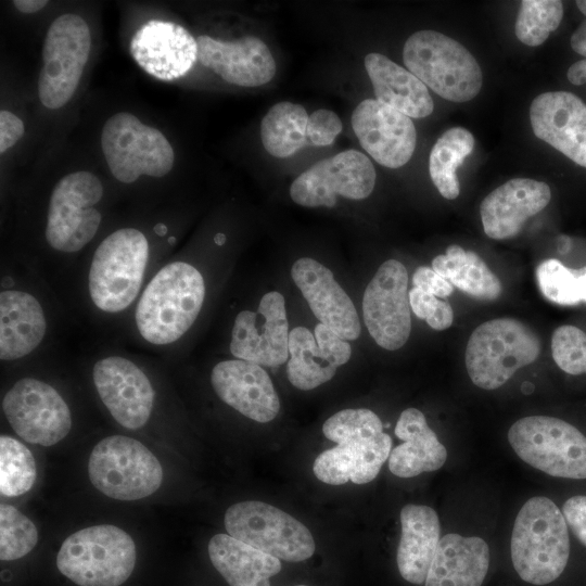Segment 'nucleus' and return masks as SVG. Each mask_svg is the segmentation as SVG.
I'll return each instance as SVG.
<instances>
[{"mask_svg": "<svg viewBox=\"0 0 586 586\" xmlns=\"http://www.w3.org/2000/svg\"><path fill=\"white\" fill-rule=\"evenodd\" d=\"M205 297L204 279L190 264L174 262L150 281L137 305L141 336L155 345L181 337L198 318Z\"/></svg>", "mask_w": 586, "mask_h": 586, "instance_id": "obj_1", "label": "nucleus"}, {"mask_svg": "<svg viewBox=\"0 0 586 586\" xmlns=\"http://www.w3.org/2000/svg\"><path fill=\"white\" fill-rule=\"evenodd\" d=\"M513 568L526 583L546 585L564 571L570 537L562 511L549 498L534 496L519 510L510 540Z\"/></svg>", "mask_w": 586, "mask_h": 586, "instance_id": "obj_2", "label": "nucleus"}, {"mask_svg": "<svg viewBox=\"0 0 586 586\" xmlns=\"http://www.w3.org/2000/svg\"><path fill=\"white\" fill-rule=\"evenodd\" d=\"M403 60L410 73L445 100L467 102L482 88L483 75L475 58L442 33H413L405 42Z\"/></svg>", "mask_w": 586, "mask_h": 586, "instance_id": "obj_3", "label": "nucleus"}, {"mask_svg": "<svg viewBox=\"0 0 586 586\" xmlns=\"http://www.w3.org/2000/svg\"><path fill=\"white\" fill-rule=\"evenodd\" d=\"M540 347L538 335L522 321L509 317L487 320L468 340L467 372L477 387L496 390L534 362Z\"/></svg>", "mask_w": 586, "mask_h": 586, "instance_id": "obj_4", "label": "nucleus"}, {"mask_svg": "<svg viewBox=\"0 0 586 586\" xmlns=\"http://www.w3.org/2000/svg\"><path fill=\"white\" fill-rule=\"evenodd\" d=\"M135 564L132 538L109 524L69 535L56 556L59 571L78 586H119L129 578Z\"/></svg>", "mask_w": 586, "mask_h": 586, "instance_id": "obj_5", "label": "nucleus"}, {"mask_svg": "<svg viewBox=\"0 0 586 586\" xmlns=\"http://www.w3.org/2000/svg\"><path fill=\"white\" fill-rule=\"evenodd\" d=\"M149 258L144 234L123 228L106 237L93 254L89 270V294L106 313L126 309L138 295Z\"/></svg>", "mask_w": 586, "mask_h": 586, "instance_id": "obj_6", "label": "nucleus"}, {"mask_svg": "<svg viewBox=\"0 0 586 586\" xmlns=\"http://www.w3.org/2000/svg\"><path fill=\"white\" fill-rule=\"evenodd\" d=\"M508 441L520 459L546 474L586 479V436L564 420L521 418L510 426Z\"/></svg>", "mask_w": 586, "mask_h": 586, "instance_id": "obj_7", "label": "nucleus"}, {"mask_svg": "<svg viewBox=\"0 0 586 586\" xmlns=\"http://www.w3.org/2000/svg\"><path fill=\"white\" fill-rule=\"evenodd\" d=\"M88 473L92 485L118 500H137L158 489L163 470L157 458L139 441L112 435L92 449Z\"/></svg>", "mask_w": 586, "mask_h": 586, "instance_id": "obj_8", "label": "nucleus"}, {"mask_svg": "<svg viewBox=\"0 0 586 586\" xmlns=\"http://www.w3.org/2000/svg\"><path fill=\"white\" fill-rule=\"evenodd\" d=\"M101 148L112 175L124 183L133 182L141 175L163 177L170 171L175 161L166 137L126 112L105 122Z\"/></svg>", "mask_w": 586, "mask_h": 586, "instance_id": "obj_9", "label": "nucleus"}, {"mask_svg": "<svg viewBox=\"0 0 586 586\" xmlns=\"http://www.w3.org/2000/svg\"><path fill=\"white\" fill-rule=\"evenodd\" d=\"M224 523L230 536L280 560L304 561L316 549L302 522L267 502H237L227 509Z\"/></svg>", "mask_w": 586, "mask_h": 586, "instance_id": "obj_10", "label": "nucleus"}, {"mask_svg": "<svg viewBox=\"0 0 586 586\" xmlns=\"http://www.w3.org/2000/svg\"><path fill=\"white\" fill-rule=\"evenodd\" d=\"M91 50L90 30L80 16L60 15L50 25L42 48L38 97L47 109H60L75 93Z\"/></svg>", "mask_w": 586, "mask_h": 586, "instance_id": "obj_11", "label": "nucleus"}, {"mask_svg": "<svg viewBox=\"0 0 586 586\" xmlns=\"http://www.w3.org/2000/svg\"><path fill=\"white\" fill-rule=\"evenodd\" d=\"M103 195L97 176L79 170L61 178L49 202L46 239L56 251L73 253L81 250L95 235L101 214L94 207Z\"/></svg>", "mask_w": 586, "mask_h": 586, "instance_id": "obj_12", "label": "nucleus"}, {"mask_svg": "<svg viewBox=\"0 0 586 586\" xmlns=\"http://www.w3.org/2000/svg\"><path fill=\"white\" fill-rule=\"evenodd\" d=\"M375 184L371 161L357 150H346L321 160L302 173L291 184V199L304 207L335 206L337 196L368 198Z\"/></svg>", "mask_w": 586, "mask_h": 586, "instance_id": "obj_13", "label": "nucleus"}, {"mask_svg": "<svg viewBox=\"0 0 586 586\" xmlns=\"http://www.w3.org/2000/svg\"><path fill=\"white\" fill-rule=\"evenodd\" d=\"M2 409L7 420L24 441L51 446L63 440L72 428L69 408L48 383L24 378L4 395Z\"/></svg>", "mask_w": 586, "mask_h": 586, "instance_id": "obj_14", "label": "nucleus"}, {"mask_svg": "<svg viewBox=\"0 0 586 586\" xmlns=\"http://www.w3.org/2000/svg\"><path fill=\"white\" fill-rule=\"evenodd\" d=\"M407 288L406 267L388 259L378 268L365 290L364 321L371 337L384 349L396 351L409 339L411 308Z\"/></svg>", "mask_w": 586, "mask_h": 586, "instance_id": "obj_15", "label": "nucleus"}, {"mask_svg": "<svg viewBox=\"0 0 586 586\" xmlns=\"http://www.w3.org/2000/svg\"><path fill=\"white\" fill-rule=\"evenodd\" d=\"M289 333L284 297L271 291L262 297L256 311L237 315L230 352L237 359L277 367L289 358Z\"/></svg>", "mask_w": 586, "mask_h": 586, "instance_id": "obj_16", "label": "nucleus"}, {"mask_svg": "<svg viewBox=\"0 0 586 586\" xmlns=\"http://www.w3.org/2000/svg\"><path fill=\"white\" fill-rule=\"evenodd\" d=\"M352 126L364 150L384 167H402L415 152L417 131L411 118L377 99L356 106Z\"/></svg>", "mask_w": 586, "mask_h": 586, "instance_id": "obj_17", "label": "nucleus"}, {"mask_svg": "<svg viewBox=\"0 0 586 586\" xmlns=\"http://www.w3.org/2000/svg\"><path fill=\"white\" fill-rule=\"evenodd\" d=\"M92 378L102 403L120 425L136 430L146 423L154 390L137 365L120 356H110L95 362Z\"/></svg>", "mask_w": 586, "mask_h": 586, "instance_id": "obj_18", "label": "nucleus"}, {"mask_svg": "<svg viewBox=\"0 0 586 586\" xmlns=\"http://www.w3.org/2000/svg\"><path fill=\"white\" fill-rule=\"evenodd\" d=\"M130 54L149 75L164 81L184 76L198 61L196 39L181 25L150 20L133 35Z\"/></svg>", "mask_w": 586, "mask_h": 586, "instance_id": "obj_19", "label": "nucleus"}, {"mask_svg": "<svg viewBox=\"0 0 586 586\" xmlns=\"http://www.w3.org/2000/svg\"><path fill=\"white\" fill-rule=\"evenodd\" d=\"M534 135L586 168V104L566 91L537 95L530 107Z\"/></svg>", "mask_w": 586, "mask_h": 586, "instance_id": "obj_20", "label": "nucleus"}, {"mask_svg": "<svg viewBox=\"0 0 586 586\" xmlns=\"http://www.w3.org/2000/svg\"><path fill=\"white\" fill-rule=\"evenodd\" d=\"M198 60L229 84L258 87L276 74L275 59L266 43L246 36L232 41L206 35L196 38Z\"/></svg>", "mask_w": 586, "mask_h": 586, "instance_id": "obj_21", "label": "nucleus"}, {"mask_svg": "<svg viewBox=\"0 0 586 586\" xmlns=\"http://www.w3.org/2000/svg\"><path fill=\"white\" fill-rule=\"evenodd\" d=\"M211 383L224 403L254 421L269 422L280 410L272 381L259 365L241 359L220 361L212 370Z\"/></svg>", "mask_w": 586, "mask_h": 586, "instance_id": "obj_22", "label": "nucleus"}, {"mask_svg": "<svg viewBox=\"0 0 586 586\" xmlns=\"http://www.w3.org/2000/svg\"><path fill=\"white\" fill-rule=\"evenodd\" d=\"M291 275L320 323L346 341L359 336L357 310L329 268L314 258L303 257L293 264Z\"/></svg>", "mask_w": 586, "mask_h": 586, "instance_id": "obj_23", "label": "nucleus"}, {"mask_svg": "<svg viewBox=\"0 0 586 586\" xmlns=\"http://www.w3.org/2000/svg\"><path fill=\"white\" fill-rule=\"evenodd\" d=\"M550 199V188L543 181L508 180L486 195L480 205L485 234L495 240L513 238L530 217L548 205Z\"/></svg>", "mask_w": 586, "mask_h": 586, "instance_id": "obj_24", "label": "nucleus"}, {"mask_svg": "<svg viewBox=\"0 0 586 586\" xmlns=\"http://www.w3.org/2000/svg\"><path fill=\"white\" fill-rule=\"evenodd\" d=\"M392 451V438L381 432L342 441L322 451L313 466L315 476L330 485L348 481L366 484L373 481Z\"/></svg>", "mask_w": 586, "mask_h": 586, "instance_id": "obj_25", "label": "nucleus"}, {"mask_svg": "<svg viewBox=\"0 0 586 586\" xmlns=\"http://www.w3.org/2000/svg\"><path fill=\"white\" fill-rule=\"evenodd\" d=\"M489 548L477 536L449 533L441 537L425 586H481L489 568Z\"/></svg>", "mask_w": 586, "mask_h": 586, "instance_id": "obj_26", "label": "nucleus"}, {"mask_svg": "<svg viewBox=\"0 0 586 586\" xmlns=\"http://www.w3.org/2000/svg\"><path fill=\"white\" fill-rule=\"evenodd\" d=\"M395 435L403 443L393 448L388 457V469L394 475L412 477L436 471L446 462V447L419 409L407 408L400 413Z\"/></svg>", "mask_w": 586, "mask_h": 586, "instance_id": "obj_27", "label": "nucleus"}, {"mask_svg": "<svg viewBox=\"0 0 586 586\" xmlns=\"http://www.w3.org/2000/svg\"><path fill=\"white\" fill-rule=\"evenodd\" d=\"M400 524L397 568L405 581L420 585L425 582L441 539L440 519L431 507L409 504L400 510Z\"/></svg>", "mask_w": 586, "mask_h": 586, "instance_id": "obj_28", "label": "nucleus"}, {"mask_svg": "<svg viewBox=\"0 0 586 586\" xmlns=\"http://www.w3.org/2000/svg\"><path fill=\"white\" fill-rule=\"evenodd\" d=\"M46 331V316L35 296L16 290L1 292V360H16L30 354L41 343Z\"/></svg>", "mask_w": 586, "mask_h": 586, "instance_id": "obj_29", "label": "nucleus"}, {"mask_svg": "<svg viewBox=\"0 0 586 586\" xmlns=\"http://www.w3.org/2000/svg\"><path fill=\"white\" fill-rule=\"evenodd\" d=\"M365 68L378 101L413 118H423L433 112L428 87L408 69L380 53L367 54Z\"/></svg>", "mask_w": 586, "mask_h": 586, "instance_id": "obj_30", "label": "nucleus"}, {"mask_svg": "<svg viewBox=\"0 0 586 586\" xmlns=\"http://www.w3.org/2000/svg\"><path fill=\"white\" fill-rule=\"evenodd\" d=\"M208 556L230 586H270V577L281 571L280 559L229 534H216L209 539Z\"/></svg>", "mask_w": 586, "mask_h": 586, "instance_id": "obj_31", "label": "nucleus"}, {"mask_svg": "<svg viewBox=\"0 0 586 586\" xmlns=\"http://www.w3.org/2000/svg\"><path fill=\"white\" fill-rule=\"evenodd\" d=\"M432 269L474 298L495 301L501 295V282L486 263L459 245H450L444 255H437Z\"/></svg>", "mask_w": 586, "mask_h": 586, "instance_id": "obj_32", "label": "nucleus"}, {"mask_svg": "<svg viewBox=\"0 0 586 586\" xmlns=\"http://www.w3.org/2000/svg\"><path fill=\"white\" fill-rule=\"evenodd\" d=\"M309 115L301 104L283 101L275 104L263 117L260 138L272 156L285 158L306 145Z\"/></svg>", "mask_w": 586, "mask_h": 586, "instance_id": "obj_33", "label": "nucleus"}, {"mask_svg": "<svg viewBox=\"0 0 586 586\" xmlns=\"http://www.w3.org/2000/svg\"><path fill=\"white\" fill-rule=\"evenodd\" d=\"M286 373L291 384L308 391L330 381L337 366L320 351L315 335L305 327H296L289 333Z\"/></svg>", "mask_w": 586, "mask_h": 586, "instance_id": "obj_34", "label": "nucleus"}, {"mask_svg": "<svg viewBox=\"0 0 586 586\" xmlns=\"http://www.w3.org/2000/svg\"><path fill=\"white\" fill-rule=\"evenodd\" d=\"M473 135L463 127L447 129L433 145L429 171L438 192L447 200L456 199L460 193L457 168L464 162L473 148Z\"/></svg>", "mask_w": 586, "mask_h": 586, "instance_id": "obj_35", "label": "nucleus"}, {"mask_svg": "<svg viewBox=\"0 0 586 586\" xmlns=\"http://www.w3.org/2000/svg\"><path fill=\"white\" fill-rule=\"evenodd\" d=\"M37 476L36 462L30 450L8 435L0 437V493L15 497L28 492Z\"/></svg>", "mask_w": 586, "mask_h": 586, "instance_id": "obj_36", "label": "nucleus"}, {"mask_svg": "<svg viewBox=\"0 0 586 586\" xmlns=\"http://www.w3.org/2000/svg\"><path fill=\"white\" fill-rule=\"evenodd\" d=\"M563 17L559 0H523L515 21L517 38L524 44L536 47L546 41Z\"/></svg>", "mask_w": 586, "mask_h": 586, "instance_id": "obj_37", "label": "nucleus"}, {"mask_svg": "<svg viewBox=\"0 0 586 586\" xmlns=\"http://www.w3.org/2000/svg\"><path fill=\"white\" fill-rule=\"evenodd\" d=\"M38 542L30 519L8 504L0 505V559L11 561L29 553Z\"/></svg>", "mask_w": 586, "mask_h": 586, "instance_id": "obj_38", "label": "nucleus"}, {"mask_svg": "<svg viewBox=\"0 0 586 586\" xmlns=\"http://www.w3.org/2000/svg\"><path fill=\"white\" fill-rule=\"evenodd\" d=\"M536 279L542 294L559 305L582 302L579 271L564 266L556 258L542 262L536 268Z\"/></svg>", "mask_w": 586, "mask_h": 586, "instance_id": "obj_39", "label": "nucleus"}, {"mask_svg": "<svg viewBox=\"0 0 586 586\" xmlns=\"http://www.w3.org/2000/svg\"><path fill=\"white\" fill-rule=\"evenodd\" d=\"M323 435L336 444L355 437L383 432L380 418L370 409H343L331 416L322 425Z\"/></svg>", "mask_w": 586, "mask_h": 586, "instance_id": "obj_40", "label": "nucleus"}, {"mask_svg": "<svg viewBox=\"0 0 586 586\" xmlns=\"http://www.w3.org/2000/svg\"><path fill=\"white\" fill-rule=\"evenodd\" d=\"M551 354L562 371L572 375L586 373V333L574 326L558 327L551 336Z\"/></svg>", "mask_w": 586, "mask_h": 586, "instance_id": "obj_41", "label": "nucleus"}, {"mask_svg": "<svg viewBox=\"0 0 586 586\" xmlns=\"http://www.w3.org/2000/svg\"><path fill=\"white\" fill-rule=\"evenodd\" d=\"M342 127L340 117L333 111L316 110L308 118L307 139L309 145L327 146L332 144L342 131Z\"/></svg>", "mask_w": 586, "mask_h": 586, "instance_id": "obj_42", "label": "nucleus"}, {"mask_svg": "<svg viewBox=\"0 0 586 586\" xmlns=\"http://www.w3.org/2000/svg\"><path fill=\"white\" fill-rule=\"evenodd\" d=\"M314 335L320 351L330 357L337 367L349 360L352 347L334 330L319 322L315 327Z\"/></svg>", "mask_w": 586, "mask_h": 586, "instance_id": "obj_43", "label": "nucleus"}, {"mask_svg": "<svg viewBox=\"0 0 586 586\" xmlns=\"http://www.w3.org/2000/svg\"><path fill=\"white\" fill-rule=\"evenodd\" d=\"M562 513L566 525L586 547V496L576 495L569 498L563 505Z\"/></svg>", "mask_w": 586, "mask_h": 586, "instance_id": "obj_44", "label": "nucleus"}, {"mask_svg": "<svg viewBox=\"0 0 586 586\" xmlns=\"http://www.w3.org/2000/svg\"><path fill=\"white\" fill-rule=\"evenodd\" d=\"M412 284L436 297L446 298L454 292L453 284L432 268L420 266L412 275Z\"/></svg>", "mask_w": 586, "mask_h": 586, "instance_id": "obj_45", "label": "nucleus"}, {"mask_svg": "<svg viewBox=\"0 0 586 586\" xmlns=\"http://www.w3.org/2000/svg\"><path fill=\"white\" fill-rule=\"evenodd\" d=\"M24 123L10 111H0V153L13 146L24 135Z\"/></svg>", "mask_w": 586, "mask_h": 586, "instance_id": "obj_46", "label": "nucleus"}, {"mask_svg": "<svg viewBox=\"0 0 586 586\" xmlns=\"http://www.w3.org/2000/svg\"><path fill=\"white\" fill-rule=\"evenodd\" d=\"M408 296L411 310L420 319H428L435 311L440 301L435 295L416 286L408 292Z\"/></svg>", "mask_w": 586, "mask_h": 586, "instance_id": "obj_47", "label": "nucleus"}, {"mask_svg": "<svg viewBox=\"0 0 586 586\" xmlns=\"http://www.w3.org/2000/svg\"><path fill=\"white\" fill-rule=\"evenodd\" d=\"M453 308L446 300H440L435 311L425 319L426 323L437 331L448 329L453 324Z\"/></svg>", "mask_w": 586, "mask_h": 586, "instance_id": "obj_48", "label": "nucleus"}, {"mask_svg": "<svg viewBox=\"0 0 586 586\" xmlns=\"http://www.w3.org/2000/svg\"><path fill=\"white\" fill-rule=\"evenodd\" d=\"M568 79L575 86L586 82V59L573 63L566 73Z\"/></svg>", "mask_w": 586, "mask_h": 586, "instance_id": "obj_49", "label": "nucleus"}, {"mask_svg": "<svg viewBox=\"0 0 586 586\" xmlns=\"http://www.w3.org/2000/svg\"><path fill=\"white\" fill-rule=\"evenodd\" d=\"M572 49L586 59V20L577 27L571 37Z\"/></svg>", "mask_w": 586, "mask_h": 586, "instance_id": "obj_50", "label": "nucleus"}, {"mask_svg": "<svg viewBox=\"0 0 586 586\" xmlns=\"http://www.w3.org/2000/svg\"><path fill=\"white\" fill-rule=\"evenodd\" d=\"M48 4L46 0H14L13 5L23 13H35Z\"/></svg>", "mask_w": 586, "mask_h": 586, "instance_id": "obj_51", "label": "nucleus"}, {"mask_svg": "<svg viewBox=\"0 0 586 586\" xmlns=\"http://www.w3.org/2000/svg\"><path fill=\"white\" fill-rule=\"evenodd\" d=\"M579 280H581V298L582 302H586V267L579 269Z\"/></svg>", "mask_w": 586, "mask_h": 586, "instance_id": "obj_52", "label": "nucleus"}, {"mask_svg": "<svg viewBox=\"0 0 586 586\" xmlns=\"http://www.w3.org/2000/svg\"><path fill=\"white\" fill-rule=\"evenodd\" d=\"M558 249L561 253H565L570 249V239L568 237H560L558 240Z\"/></svg>", "mask_w": 586, "mask_h": 586, "instance_id": "obj_53", "label": "nucleus"}, {"mask_svg": "<svg viewBox=\"0 0 586 586\" xmlns=\"http://www.w3.org/2000/svg\"><path fill=\"white\" fill-rule=\"evenodd\" d=\"M576 5L579 9V11L586 16V0L576 1Z\"/></svg>", "mask_w": 586, "mask_h": 586, "instance_id": "obj_54", "label": "nucleus"}, {"mask_svg": "<svg viewBox=\"0 0 586 586\" xmlns=\"http://www.w3.org/2000/svg\"><path fill=\"white\" fill-rule=\"evenodd\" d=\"M224 239H225V235H222V234H217V235H216V242H217L218 244L224 243Z\"/></svg>", "mask_w": 586, "mask_h": 586, "instance_id": "obj_55", "label": "nucleus"}, {"mask_svg": "<svg viewBox=\"0 0 586 586\" xmlns=\"http://www.w3.org/2000/svg\"><path fill=\"white\" fill-rule=\"evenodd\" d=\"M296 586H306V585H296Z\"/></svg>", "mask_w": 586, "mask_h": 586, "instance_id": "obj_56", "label": "nucleus"}]
</instances>
